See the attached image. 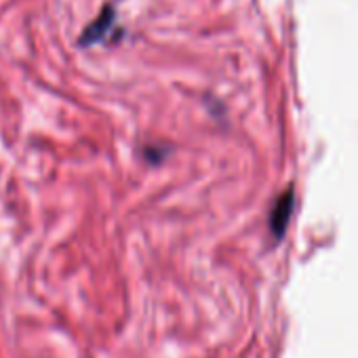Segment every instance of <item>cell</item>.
<instances>
[{
    "label": "cell",
    "instance_id": "7a4b0ae2",
    "mask_svg": "<svg viewBox=\"0 0 358 358\" xmlns=\"http://www.w3.org/2000/svg\"><path fill=\"white\" fill-rule=\"evenodd\" d=\"M291 211H293V194H291V192H285L282 199L276 201L274 211H272V215H270L272 230H274V234H276L278 238L282 236V232H285V228H287V222H289Z\"/></svg>",
    "mask_w": 358,
    "mask_h": 358
},
{
    "label": "cell",
    "instance_id": "6da1fadb",
    "mask_svg": "<svg viewBox=\"0 0 358 358\" xmlns=\"http://www.w3.org/2000/svg\"><path fill=\"white\" fill-rule=\"evenodd\" d=\"M114 17H116L114 7H112V5H106V7L101 9V13L97 15V20H95V22H91V24L85 28V32H83V34H80V38H78V45L89 47V45H93V43L101 41V38H103V34L112 28Z\"/></svg>",
    "mask_w": 358,
    "mask_h": 358
}]
</instances>
